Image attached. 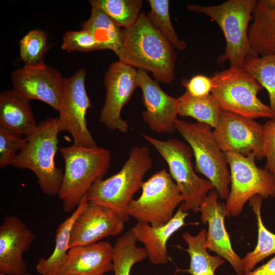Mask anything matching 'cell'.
Returning <instances> with one entry per match:
<instances>
[{
	"label": "cell",
	"mask_w": 275,
	"mask_h": 275,
	"mask_svg": "<svg viewBox=\"0 0 275 275\" xmlns=\"http://www.w3.org/2000/svg\"><path fill=\"white\" fill-rule=\"evenodd\" d=\"M122 32L124 43L118 54L119 61L150 72L164 84L175 78L176 55L174 48L142 12L138 20Z\"/></svg>",
	"instance_id": "6da1fadb"
},
{
	"label": "cell",
	"mask_w": 275,
	"mask_h": 275,
	"mask_svg": "<svg viewBox=\"0 0 275 275\" xmlns=\"http://www.w3.org/2000/svg\"><path fill=\"white\" fill-rule=\"evenodd\" d=\"M152 162L147 147L134 146L120 171L107 179L97 180L87 191V199L112 211L124 222L128 221L127 208L141 188Z\"/></svg>",
	"instance_id": "7a4b0ae2"
},
{
	"label": "cell",
	"mask_w": 275,
	"mask_h": 275,
	"mask_svg": "<svg viewBox=\"0 0 275 275\" xmlns=\"http://www.w3.org/2000/svg\"><path fill=\"white\" fill-rule=\"evenodd\" d=\"M59 150L65 163L63 182L58 193L66 212H73L92 184L103 179L111 162V152L97 146L73 144Z\"/></svg>",
	"instance_id": "3957f363"
},
{
	"label": "cell",
	"mask_w": 275,
	"mask_h": 275,
	"mask_svg": "<svg viewBox=\"0 0 275 275\" xmlns=\"http://www.w3.org/2000/svg\"><path fill=\"white\" fill-rule=\"evenodd\" d=\"M59 133L58 118L40 121L11 164L15 168L32 171L41 190L49 197L58 195L64 177V172L55 163Z\"/></svg>",
	"instance_id": "277c9868"
},
{
	"label": "cell",
	"mask_w": 275,
	"mask_h": 275,
	"mask_svg": "<svg viewBox=\"0 0 275 275\" xmlns=\"http://www.w3.org/2000/svg\"><path fill=\"white\" fill-rule=\"evenodd\" d=\"M257 2L228 0L216 5H187L189 11L207 15L221 28L226 46L223 53L217 59L218 64L228 61L230 67L241 68L247 58L254 57L249 44L248 31Z\"/></svg>",
	"instance_id": "5b68a950"
},
{
	"label": "cell",
	"mask_w": 275,
	"mask_h": 275,
	"mask_svg": "<svg viewBox=\"0 0 275 275\" xmlns=\"http://www.w3.org/2000/svg\"><path fill=\"white\" fill-rule=\"evenodd\" d=\"M213 87L211 94L222 111L245 118L271 119L269 105L258 97L263 88L242 67H230L211 76Z\"/></svg>",
	"instance_id": "8992f818"
},
{
	"label": "cell",
	"mask_w": 275,
	"mask_h": 275,
	"mask_svg": "<svg viewBox=\"0 0 275 275\" xmlns=\"http://www.w3.org/2000/svg\"><path fill=\"white\" fill-rule=\"evenodd\" d=\"M209 125L189 123L177 119L175 129L190 147L195 158L196 171L212 183L221 198L227 200L231 184L226 153L217 144Z\"/></svg>",
	"instance_id": "52a82bcc"
},
{
	"label": "cell",
	"mask_w": 275,
	"mask_h": 275,
	"mask_svg": "<svg viewBox=\"0 0 275 275\" xmlns=\"http://www.w3.org/2000/svg\"><path fill=\"white\" fill-rule=\"evenodd\" d=\"M142 138L155 148L167 163L171 176L183 197V211H200L202 201L214 189L211 182L199 177L193 165V151L189 146L176 139L160 140L146 134Z\"/></svg>",
	"instance_id": "ba28073f"
},
{
	"label": "cell",
	"mask_w": 275,
	"mask_h": 275,
	"mask_svg": "<svg viewBox=\"0 0 275 275\" xmlns=\"http://www.w3.org/2000/svg\"><path fill=\"white\" fill-rule=\"evenodd\" d=\"M142 194L133 199L126 212L138 222L158 227L167 224L174 216L183 197L170 173L163 169L144 181Z\"/></svg>",
	"instance_id": "9c48e42d"
},
{
	"label": "cell",
	"mask_w": 275,
	"mask_h": 275,
	"mask_svg": "<svg viewBox=\"0 0 275 275\" xmlns=\"http://www.w3.org/2000/svg\"><path fill=\"white\" fill-rule=\"evenodd\" d=\"M230 168L231 187L226 206L232 216L242 212L246 202L255 196L275 197V177L266 169L258 167L254 154L244 156L226 153Z\"/></svg>",
	"instance_id": "30bf717a"
},
{
	"label": "cell",
	"mask_w": 275,
	"mask_h": 275,
	"mask_svg": "<svg viewBox=\"0 0 275 275\" xmlns=\"http://www.w3.org/2000/svg\"><path fill=\"white\" fill-rule=\"evenodd\" d=\"M86 71L80 69L64 78L58 127L60 132L67 131L71 135L73 144L93 147L97 145L87 125L86 117L91 103L86 90Z\"/></svg>",
	"instance_id": "8fae6325"
},
{
	"label": "cell",
	"mask_w": 275,
	"mask_h": 275,
	"mask_svg": "<svg viewBox=\"0 0 275 275\" xmlns=\"http://www.w3.org/2000/svg\"><path fill=\"white\" fill-rule=\"evenodd\" d=\"M213 133L225 153L254 154L258 160L264 158L263 125L254 119L222 111Z\"/></svg>",
	"instance_id": "7c38bea8"
},
{
	"label": "cell",
	"mask_w": 275,
	"mask_h": 275,
	"mask_svg": "<svg viewBox=\"0 0 275 275\" xmlns=\"http://www.w3.org/2000/svg\"><path fill=\"white\" fill-rule=\"evenodd\" d=\"M104 83L106 96L99 121L109 130L125 133L129 125L121 113L138 87L137 70L120 61L114 62L105 73Z\"/></svg>",
	"instance_id": "4fadbf2b"
},
{
	"label": "cell",
	"mask_w": 275,
	"mask_h": 275,
	"mask_svg": "<svg viewBox=\"0 0 275 275\" xmlns=\"http://www.w3.org/2000/svg\"><path fill=\"white\" fill-rule=\"evenodd\" d=\"M11 78L13 89L30 101H42L59 110L64 78L60 72L45 64L24 66L14 71Z\"/></svg>",
	"instance_id": "5bb4252c"
},
{
	"label": "cell",
	"mask_w": 275,
	"mask_h": 275,
	"mask_svg": "<svg viewBox=\"0 0 275 275\" xmlns=\"http://www.w3.org/2000/svg\"><path fill=\"white\" fill-rule=\"evenodd\" d=\"M218 194L215 189L210 190L200 205L201 219L208 226L206 246L228 261L237 275H243L242 258L233 249L229 234L225 225V218L230 213L225 203L218 202Z\"/></svg>",
	"instance_id": "9a60e30c"
},
{
	"label": "cell",
	"mask_w": 275,
	"mask_h": 275,
	"mask_svg": "<svg viewBox=\"0 0 275 275\" xmlns=\"http://www.w3.org/2000/svg\"><path fill=\"white\" fill-rule=\"evenodd\" d=\"M138 84L142 92L144 121L155 132L172 134L176 130L178 100L164 92L146 72L138 70Z\"/></svg>",
	"instance_id": "2e32d148"
},
{
	"label": "cell",
	"mask_w": 275,
	"mask_h": 275,
	"mask_svg": "<svg viewBox=\"0 0 275 275\" xmlns=\"http://www.w3.org/2000/svg\"><path fill=\"white\" fill-rule=\"evenodd\" d=\"M35 240L32 231L15 215L5 217L0 226V273L23 275L28 266L23 258Z\"/></svg>",
	"instance_id": "e0dca14e"
},
{
	"label": "cell",
	"mask_w": 275,
	"mask_h": 275,
	"mask_svg": "<svg viewBox=\"0 0 275 275\" xmlns=\"http://www.w3.org/2000/svg\"><path fill=\"white\" fill-rule=\"evenodd\" d=\"M124 222L112 211L89 202L73 226L69 249L94 244L108 236L119 235L124 230Z\"/></svg>",
	"instance_id": "ac0fdd59"
},
{
	"label": "cell",
	"mask_w": 275,
	"mask_h": 275,
	"mask_svg": "<svg viewBox=\"0 0 275 275\" xmlns=\"http://www.w3.org/2000/svg\"><path fill=\"white\" fill-rule=\"evenodd\" d=\"M113 250L107 241L70 248L58 275H104L113 270Z\"/></svg>",
	"instance_id": "d6986e66"
},
{
	"label": "cell",
	"mask_w": 275,
	"mask_h": 275,
	"mask_svg": "<svg viewBox=\"0 0 275 275\" xmlns=\"http://www.w3.org/2000/svg\"><path fill=\"white\" fill-rule=\"evenodd\" d=\"M189 214L181 207L165 225L153 227L147 223L137 222L131 231L138 241L144 245L150 262L154 265L164 264L169 261L167 244L170 238L185 225Z\"/></svg>",
	"instance_id": "ffe728a7"
},
{
	"label": "cell",
	"mask_w": 275,
	"mask_h": 275,
	"mask_svg": "<svg viewBox=\"0 0 275 275\" xmlns=\"http://www.w3.org/2000/svg\"><path fill=\"white\" fill-rule=\"evenodd\" d=\"M249 26V41L254 57L275 53V0L257 1Z\"/></svg>",
	"instance_id": "44dd1931"
},
{
	"label": "cell",
	"mask_w": 275,
	"mask_h": 275,
	"mask_svg": "<svg viewBox=\"0 0 275 275\" xmlns=\"http://www.w3.org/2000/svg\"><path fill=\"white\" fill-rule=\"evenodd\" d=\"M36 124L30 101L13 89L0 94V127L28 138Z\"/></svg>",
	"instance_id": "7402d4cb"
},
{
	"label": "cell",
	"mask_w": 275,
	"mask_h": 275,
	"mask_svg": "<svg viewBox=\"0 0 275 275\" xmlns=\"http://www.w3.org/2000/svg\"><path fill=\"white\" fill-rule=\"evenodd\" d=\"M88 203L85 195L71 214L58 225L56 230L55 246L52 254L47 258H40L36 265L35 268L39 274L58 275L67 258L73 226Z\"/></svg>",
	"instance_id": "603a6c76"
},
{
	"label": "cell",
	"mask_w": 275,
	"mask_h": 275,
	"mask_svg": "<svg viewBox=\"0 0 275 275\" xmlns=\"http://www.w3.org/2000/svg\"><path fill=\"white\" fill-rule=\"evenodd\" d=\"M89 2L91 13L89 19L81 23L82 29L93 36L98 50L110 49L117 55L124 43L122 30L92 1Z\"/></svg>",
	"instance_id": "cb8c5ba5"
},
{
	"label": "cell",
	"mask_w": 275,
	"mask_h": 275,
	"mask_svg": "<svg viewBox=\"0 0 275 275\" xmlns=\"http://www.w3.org/2000/svg\"><path fill=\"white\" fill-rule=\"evenodd\" d=\"M207 231L202 229L196 235L188 232L182 234V237L188 245L186 250L190 257L189 267L187 269H177L190 275H215V271L223 265L225 260L217 255H210L206 246Z\"/></svg>",
	"instance_id": "d4e9b609"
},
{
	"label": "cell",
	"mask_w": 275,
	"mask_h": 275,
	"mask_svg": "<svg viewBox=\"0 0 275 275\" xmlns=\"http://www.w3.org/2000/svg\"><path fill=\"white\" fill-rule=\"evenodd\" d=\"M178 100V115L190 117L197 122L215 128L222 111L215 98L210 94L202 97H195L185 92Z\"/></svg>",
	"instance_id": "484cf974"
},
{
	"label": "cell",
	"mask_w": 275,
	"mask_h": 275,
	"mask_svg": "<svg viewBox=\"0 0 275 275\" xmlns=\"http://www.w3.org/2000/svg\"><path fill=\"white\" fill-rule=\"evenodd\" d=\"M263 198L259 195L249 200L250 205L254 212L257 221L258 241L254 250L248 252L242 258L244 273L254 269L260 262L268 256L275 254V234L271 233L264 225L261 214V207Z\"/></svg>",
	"instance_id": "4316f807"
},
{
	"label": "cell",
	"mask_w": 275,
	"mask_h": 275,
	"mask_svg": "<svg viewBox=\"0 0 275 275\" xmlns=\"http://www.w3.org/2000/svg\"><path fill=\"white\" fill-rule=\"evenodd\" d=\"M137 241L131 230L117 239L112 256L114 275H130L133 266L148 257L144 248L136 246Z\"/></svg>",
	"instance_id": "83f0119b"
},
{
	"label": "cell",
	"mask_w": 275,
	"mask_h": 275,
	"mask_svg": "<svg viewBox=\"0 0 275 275\" xmlns=\"http://www.w3.org/2000/svg\"><path fill=\"white\" fill-rule=\"evenodd\" d=\"M242 67L266 90L272 113L271 119L275 120V53L249 57L245 59Z\"/></svg>",
	"instance_id": "f1b7e54d"
},
{
	"label": "cell",
	"mask_w": 275,
	"mask_h": 275,
	"mask_svg": "<svg viewBox=\"0 0 275 275\" xmlns=\"http://www.w3.org/2000/svg\"><path fill=\"white\" fill-rule=\"evenodd\" d=\"M117 25L127 29L138 20L143 1L142 0H92Z\"/></svg>",
	"instance_id": "f546056e"
},
{
	"label": "cell",
	"mask_w": 275,
	"mask_h": 275,
	"mask_svg": "<svg viewBox=\"0 0 275 275\" xmlns=\"http://www.w3.org/2000/svg\"><path fill=\"white\" fill-rule=\"evenodd\" d=\"M150 11L147 16L153 26L159 32L171 45L182 50L186 48V42L179 39L172 24L169 13V0H148Z\"/></svg>",
	"instance_id": "4dcf8cb0"
},
{
	"label": "cell",
	"mask_w": 275,
	"mask_h": 275,
	"mask_svg": "<svg viewBox=\"0 0 275 275\" xmlns=\"http://www.w3.org/2000/svg\"><path fill=\"white\" fill-rule=\"evenodd\" d=\"M47 37L44 32L34 30L25 35L19 42L20 54L24 65L37 66L44 64L47 51Z\"/></svg>",
	"instance_id": "1f68e13d"
},
{
	"label": "cell",
	"mask_w": 275,
	"mask_h": 275,
	"mask_svg": "<svg viewBox=\"0 0 275 275\" xmlns=\"http://www.w3.org/2000/svg\"><path fill=\"white\" fill-rule=\"evenodd\" d=\"M26 143V138L22 135L0 127V168L11 166Z\"/></svg>",
	"instance_id": "d6a6232c"
},
{
	"label": "cell",
	"mask_w": 275,
	"mask_h": 275,
	"mask_svg": "<svg viewBox=\"0 0 275 275\" xmlns=\"http://www.w3.org/2000/svg\"><path fill=\"white\" fill-rule=\"evenodd\" d=\"M62 40L61 48L68 52L98 50V44L93 36L89 32L83 29L66 32L63 35Z\"/></svg>",
	"instance_id": "836d02e7"
},
{
	"label": "cell",
	"mask_w": 275,
	"mask_h": 275,
	"mask_svg": "<svg viewBox=\"0 0 275 275\" xmlns=\"http://www.w3.org/2000/svg\"><path fill=\"white\" fill-rule=\"evenodd\" d=\"M264 155L266 159L265 168L275 177V120L267 121L263 125Z\"/></svg>",
	"instance_id": "e575fe53"
},
{
	"label": "cell",
	"mask_w": 275,
	"mask_h": 275,
	"mask_svg": "<svg viewBox=\"0 0 275 275\" xmlns=\"http://www.w3.org/2000/svg\"><path fill=\"white\" fill-rule=\"evenodd\" d=\"M182 85L190 95L195 97H202L210 94L213 87L211 77L198 74L189 79H183Z\"/></svg>",
	"instance_id": "d590c367"
},
{
	"label": "cell",
	"mask_w": 275,
	"mask_h": 275,
	"mask_svg": "<svg viewBox=\"0 0 275 275\" xmlns=\"http://www.w3.org/2000/svg\"><path fill=\"white\" fill-rule=\"evenodd\" d=\"M243 275H275V256L266 263Z\"/></svg>",
	"instance_id": "8d00e7d4"
},
{
	"label": "cell",
	"mask_w": 275,
	"mask_h": 275,
	"mask_svg": "<svg viewBox=\"0 0 275 275\" xmlns=\"http://www.w3.org/2000/svg\"><path fill=\"white\" fill-rule=\"evenodd\" d=\"M23 275H32V274H29V273H25V274H24Z\"/></svg>",
	"instance_id": "74e56055"
},
{
	"label": "cell",
	"mask_w": 275,
	"mask_h": 275,
	"mask_svg": "<svg viewBox=\"0 0 275 275\" xmlns=\"http://www.w3.org/2000/svg\"><path fill=\"white\" fill-rule=\"evenodd\" d=\"M0 275H5V274L0 273Z\"/></svg>",
	"instance_id": "f35d334b"
}]
</instances>
